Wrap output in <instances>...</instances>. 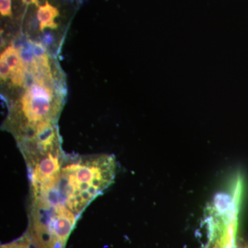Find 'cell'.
<instances>
[{"label": "cell", "mask_w": 248, "mask_h": 248, "mask_svg": "<svg viewBox=\"0 0 248 248\" xmlns=\"http://www.w3.org/2000/svg\"><path fill=\"white\" fill-rule=\"evenodd\" d=\"M116 171L117 164L113 155L65 158L60 180L54 191L62 203L79 217L113 183Z\"/></svg>", "instance_id": "6da1fadb"}, {"label": "cell", "mask_w": 248, "mask_h": 248, "mask_svg": "<svg viewBox=\"0 0 248 248\" xmlns=\"http://www.w3.org/2000/svg\"><path fill=\"white\" fill-rule=\"evenodd\" d=\"M42 42L46 45H51L53 42V37L50 33H46L42 37Z\"/></svg>", "instance_id": "30bf717a"}, {"label": "cell", "mask_w": 248, "mask_h": 248, "mask_svg": "<svg viewBox=\"0 0 248 248\" xmlns=\"http://www.w3.org/2000/svg\"><path fill=\"white\" fill-rule=\"evenodd\" d=\"M31 244H33L31 242V239L28 237L27 235L25 237H23L17 241L9 244L3 245L1 246V248H32L31 247Z\"/></svg>", "instance_id": "8992f818"}, {"label": "cell", "mask_w": 248, "mask_h": 248, "mask_svg": "<svg viewBox=\"0 0 248 248\" xmlns=\"http://www.w3.org/2000/svg\"><path fill=\"white\" fill-rule=\"evenodd\" d=\"M61 110V101L55 98L52 88L35 84L27 89L21 99L19 109L15 120L14 132L17 143L31 138L37 124L53 121Z\"/></svg>", "instance_id": "7a4b0ae2"}, {"label": "cell", "mask_w": 248, "mask_h": 248, "mask_svg": "<svg viewBox=\"0 0 248 248\" xmlns=\"http://www.w3.org/2000/svg\"><path fill=\"white\" fill-rule=\"evenodd\" d=\"M1 58L4 59L5 62L7 63L11 69V73L14 71L22 62L19 50L13 46H10L7 48L5 49L1 53Z\"/></svg>", "instance_id": "5b68a950"}, {"label": "cell", "mask_w": 248, "mask_h": 248, "mask_svg": "<svg viewBox=\"0 0 248 248\" xmlns=\"http://www.w3.org/2000/svg\"><path fill=\"white\" fill-rule=\"evenodd\" d=\"M31 45H32V50H33L34 55L36 59L40 60V59L46 58L48 57L45 47L42 44L38 43V42H33V41L30 40Z\"/></svg>", "instance_id": "52a82bcc"}, {"label": "cell", "mask_w": 248, "mask_h": 248, "mask_svg": "<svg viewBox=\"0 0 248 248\" xmlns=\"http://www.w3.org/2000/svg\"><path fill=\"white\" fill-rule=\"evenodd\" d=\"M59 16V11L55 6L46 1L45 5L39 6L37 11V19L40 22V31H43L46 28L56 29L58 25L55 19Z\"/></svg>", "instance_id": "277c9868"}, {"label": "cell", "mask_w": 248, "mask_h": 248, "mask_svg": "<svg viewBox=\"0 0 248 248\" xmlns=\"http://www.w3.org/2000/svg\"><path fill=\"white\" fill-rule=\"evenodd\" d=\"M213 248H223V246H222L221 243L220 242V241H218V242H217L216 244L215 245Z\"/></svg>", "instance_id": "8fae6325"}, {"label": "cell", "mask_w": 248, "mask_h": 248, "mask_svg": "<svg viewBox=\"0 0 248 248\" xmlns=\"http://www.w3.org/2000/svg\"><path fill=\"white\" fill-rule=\"evenodd\" d=\"M64 159L60 150L40 158L29 168L31 198L45 195L56 187Z\"/></svg>", "instance_id": "3957f363"}, {"label": "cell", "mask_w": 248, "mask_h": 248, "mask_svg": "<svg viewBox=\"0 0 248 248\" xmlns=\"http://www.w3.org/2000/svg\"><path fill=\"white\" fill-rule=\"evenodd\" d=\"M0 13L4 17H11V0H0Z\"/></svg>", "instance_id": "ba28073f"}, {"label": "cell", "mask_w": 248, "mask_h": 248, "mask_svg": "<svg viewBox=\"0 0 248 248\" xmlns=\"http://www.w3.org/2000/svg\"><path fill=\"white\" fill-rule=\"evenodd\" d=\"M0 74H1V79L4 81H6L9 76H11V69L2 58L0 59Z\"/></svg>", "instance_id": "9c48e42d"}]
</instances>
